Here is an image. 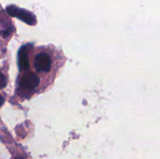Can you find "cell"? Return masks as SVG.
<instances>
[{"label":"cell","mask_w":160,"mask_h":159,"mask_svg":"<svg viewBox=\"0 0 160 159\" xmlns=\"http://www.w3.org/2000/svg\"><path fill=\"white\" fill-rule=\"evenodd\" d=\"M6 12L11 17H17L19 20H22L29 25H34L37 22L35 17L32 12L24 9H21L14 5L8 6L6 7Z\"/></svg>","instance_id":"1"},{"label":"cell","mask_w":160,"mask_h":159,"mask_svg":"<svg viewBox=\"0 0 160 159\" xmlns=\"http://www.w3.org/2000/svg\"><path fill=\"white\" fill-rule=\"evenodd\" d=\"M34 66L39 73H48L52 67V59L47 52L38 53L34 57Z\"/></svg>","instance_id":"2"},{"label":"cell","mask_w":160,"mask_h":159,"mask_svg":"<svg viewBox=\"0 0 160 159\" xmlns=\"http://www.w3.org/2000/svg\"><path fill=\"white\" fill-rule=\"evenodd\" d=\"M40 79L34 73H25L19 79V86L24 90H33L39 85Z\"/></svg>","instance_id":"3"},{"label":"cell","mask_w":160,"mask_h":159,"mask_svg":"<svg viewBox=\"0 0 160 159\" xmlns=\"http://www.w3.org/2000/svg\"><path fill=\"white\" fill-rule=\"evenodd\" d=\"M31 45H25L20 48L18 51V56H17V63L20 70H28L30 67L29 64V50Z\"/></svg>","instance_id":"4"},{"label":"cell","mask_w":160,"mask_h":159,"mask_svg":"<svg viewBox=\"0 0 160 159\" xmlns=\"http://www.w3.org/2000/svg\"><path fill=\"white\" fill-rule=\"evenodd\" d=\"M7 84V80L6 78L5 77L4 75L0 72V88H4Z\"/></svg>","instance_id":"5"},{"label":"cell","mask_w":160,"mask_h":159,"mask_svg":"<svg viewBox=\"0 0 160 159\" xmlns=\"http://www.w3.org/2000/svg\"><path fill=\"white\" fill-rule=\"evenodd\" d=\"M4 101H5L4 98H3L2 95H0V107H1V106L3 104V103H4Z\"/></svg>","instance_id":"6"}]
</instances>
